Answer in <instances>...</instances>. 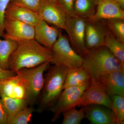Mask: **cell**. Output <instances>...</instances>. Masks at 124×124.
Returning a JSON list of instances; mask_svg holds the SVG:
<instances>
[{"instance_id":"1","label":"cell","mask_w":124,"mask_h":124,"mask_svg":"<svg viewBox=\"0 0 124 124\" xmlns=\"http://www.w3.org/2000/svg\"><path fill=\"white\" fill-rule=\"evenodd\" d=\"M17 42V47L9 62V69L15 73L20 69L32 68L52 60L51 50L41 45L35 39Z\"/></svg>"},{"instance_id":"2","label":"cell","mask_w":124,"mask_h":124,"mask_svg":"<svg viewBox=\"0 0 124 124\" xmlns=\"http://www.w3.org/2000/svg\"><path fill=\"white\" fill-rule=\"evenodd\" d=\"M82 67L91 79L98 80L103 73L124 70V67L104 46L89 50L82 57Z\"/></svg>"},{"instance_id":"3","label":"cell","mask_w":124,"mask_h":124,"mask_svg":"<svg viewBox=\"0 0 124 124\" xmlns=\"http://www.w3.org/2000/svg\"><path fill=\"white\" fill-rule=\"evenodd\" d=\"M69 68L54 65L49 67L44 77V83L39 97L38 111L41 112L53 106L62 91Z\"/></svg>"},{"instance_id":"4","label":"cell","mask_w":124,"mask_h":124,"mask_svg":"<svg viewBox=\"0 0 124 124\" xmlns=\"http://www.w3.org/2000/svg\"><path fill=\"white\" fill-rule=\"evenodd\" d=\"M50 64V62H46L32 68L20 69L16 72L26 88V100L29 105L34 104L39 97L44 83V73Z\"/></svg>"},{"instance_id":"5","label":"cell","mask_w":124,"mask_h":124,"mask_svg":"<svg viewBox=\"0 0 124 124\" xmlns=\"http://www.w3.org/2000/svg\"><path fill=\"white\" fill-rule=\"evenodd\" d=\"M51 50L53 57L50 63L69 69L82 66L83 57L74 50L68 37L61 32Z\"/></svg>"},{"instance_id":"6","label":"cell","mask_w":124,"mask_h":124,"mask_svg":"<svg viewBox=\"0 0 124 124\" xmlns=\"http://www.w3.org/2000/svg\"><path fill=\"white\" fill-rule=\"evenodd\" d=\"M90 83L91 80L81 85L63 89L55 104L49 108L53 113L51 121L55 122L64 111L76 107L78 102Z\"/></svg>"},{"instance_id":"7","label":"cell","mask_w":124,"mask_h":124,"mask_svg":"<svg viewBox=\"0 0 124 124\" xmlns=\"http://www.w3.org/2000/svg\"><path fill=\"white\" fill-rule=\"evenodd\" d=\"M86 19L75 14H68L65 31L73 48L83 57L86 53L85 46Z\"/></svg>"},{"instance_id":"8","label":"cell","mask_w":124,"mask_h":124,"mask_svg":"<svg viewBox=\"0 0 124 124\" xmlns=\"http://www.w3.org/2000/svg\"><path fill=\"white\" fill-rule=\"evenodd\" d=\"M37 13L41 19L65 31L68 14L59 4L51 0H44Z\"/></svg>"},{"instance_id":"9","label":"cell","mask_w":124,"mask_h":124,"mask_svg":"<svg viewBox=\"0 0 124 124\" xmlns=\"http://www.w3.org/2000/svg\"><path fill=\"white\" fill-rule=\"evenodd\" d=\"M97 104L112 108L111 97L98 81L91 79V83L78 102L77 106L85 107Z\"/></svg>"},{"instance_id":"10","label":"cell","mask_w":124,"mask_h":124,"mask_svg":"<svg viewBox=\"0 0 124 124\" xmlns=\"http://www.w3.org/2000/svg\"><path fill=\"white\" fill-rule=\"evenodd\" d=\"M108 30L105 20L86 19L85 46L86 52L103 45Z\"/></svg>"},{"instance_id":"11","label":"cell","mask_w":124,"mask_h":124,"mask_svg":"<svg viewBox=\"0 0 124 124\" xmlns=\"http://www.w3.org/2000/svg\"><path fill=\"white\" fill-rule=\"evenodd\" d=\"M4 39L16 41L34 39V27L18 20L4 18Z\"/></svg>"},{"instance_id":"12","label":"cell","mask_w":124,"mask_h":124,"mask_svg":"<svg viewBox=\"0 0 124 124\" xmlns=\"http://www.w3.org/2000/svg\"><path fill=\"white\" fill-rule=\"evenodd\" d=\"M98 81L110 97L124 95V70H115L103 73Z\"/></svg>"},{"instance_id":"13","label":"cell","mask_w":124,"mask_h":124,"mask_svg":"<svg viewBox=\"0 0 124 124\" xmlns=\"http://www.w3.org/2000/svg\"><path fill=\"white\" fill-rule=\"evenodd\" d=\"M34 39L50 49L57 41L61 32V29L55 26H51L42 19L34 27Z\"/></svg>"},{"instance_id":"14","label":"cell","mask_w":124,"mask_h":124,"mask_svg":"<svg viewBox=\"0 0 124 124\" xmlns=\"http://www.w3.org/2000/svg\"><path fill=\"white\" fill-rule=\"evenodd\" d=\"M84 107L85 117L92 124H116L113 111L106 107L97 104Z\"/></svg>"},{"instance_id":"15","label":"cell","mask_w":124,"mask_h":124,"mask_svg":"<svg viewBox=\"0 0 124 124\" xmlns=\"http://www.w3.org/2000/svg\"><path fill=\"white\" fill-rule=\"evenodd\" d=\"M4 18L18 20L35 27L41 20L37 13L11 2L7 7Z\"/></svg>"},{"instance_id":"16","label":"cell","mask_w":124,"mask_h":124,"mask_svg":"<svg viewBox=\"0 0 124 124\" xmlns=\"http://www.w3.org/2000/svg\"><path fill=\"white\" fill-rule=\"evenodd\" d=\"M124 19V10L114 0H98L96 11L88 19L107 20L112 19Z\"/></svg>"},{"instance_id":"17","label":"cell","mask_w":124,"mask_h":124,"mask_svg":"<svg viewBox=\"0 0 124 124\" xmlns=\"http://www.w3.org/2000/svg\"><path fill=\"white\" fill-rule=\"evenodd\" d=\"M0 94L9 97L26 100L27 92L23 82L16 74L0 85Z\"/></svg>"},{"instance_id":"18","label":"cell","mask_w":124,"mask_h":124,"mask_svg":"<svg viewBox=\"0 0 124 124\" xmlns=\"http://www.w3.org/2000/svg\"><path fill=\"white\" fill-rule=\"evenodd\" d=\"M91 78L82 67L69 69L63 86V89L67 87L79 86L90 80Z\"/></svg>"},{"instance_id":"19","label":"cell","mask_w":124,"mask_h":124,"mask_svg":"<svg viewBox=\"0 0 124 124\" xmlns=\"http://www.w3.org/2000/svg\"><path fill=\"white\" fill-rule=\"evenodd\" d=\"M98 0H75L74 14L85 19L92 17L96 11Z\"/></svg>"},{"instance_id":"20","label":"cell","mask_w":124,"mask_h":124,"mask_svg":"<svg viewBox=\"0 0 124 124\" xmlns=\"http://www.w3.org/2000/svg\"><path fill=\"white\" fill-rule=\"evenodd\" d=\"M103 46L124 67V44L117 39L108 29L104 39Z\"/></svg>"},{"instance_id":"21","label":"cell","mask_w":124,"mask_h":124,"mask_svg":"<svg viewBox=\"0 0 124 124\" xmlns=\"http://www.w3.org/2000/svg\"><path fill=\"white\" fill-rule=\"evenodd\" d=\"M17 42L9 39L0 38V67L5 70L9 69L10 57L17 47Z\"/></svg>"},{"instance_id":"22","label":"cell","mask_w":124,"mask_h":124,"mask_svg":"<svg viewBox=\"0 0 124 124\" xmlns=\"http://www.w3.org/2000/svg\"><path fill=\"white\" fill-rule=\"evenodd\" d=\"M7 119L13 116L18 112L29 106L27 101L24 99H18L0 95Z\"/></svg>"},{"instance_id":"23","label":"cell","mask_w":124,"mask_h":124,"mask_svg":"<svg viewBox=\"0 0 124 124\" xmlns=\"http://www.w3.org/2000/svg\"><path fill=\"white\" fill-rule=\"evenodd\" d=\"M63 116L62 124H79L85 117L84 107H81L80 110L72 108L62 113Z\"/></svg>"},{"instance_id":"24","label":"cell","mask_w":124,"mask_h":124,"mask_svg":"<svg viewBox=\"0 0 124 124\" xmlns=\"http://www.w3.org/2000/svg\"><path fill=\"white\" fill-rule=\"evenodd\" d=\"M35 109L32 107H27L18 112L7 119V124H28L31 122Z\"/></svg>"},{"instance_id":"25","label":"cell","mask_w":124,"mask_h":124,"mask_svg":"<svg viewBox=\"0 0 124 124\" xmlns=\"http://www.w3.org/2000/svg\"><path fill=\"white\" fill-rule=\"evenodd\" d=\"M105 21L108 31L117 39L124 44V19H112Z\"/></svg>"},{"instance_id":"26","label":"cell","mask_w":124,"mask_h":124,"mask_svg":"<svg viewBox=\"0 0 124 124\" xmlns=\"http://www.w3.org/2000/svg\"><path fill=\"white\" fill-rule=\"evenodd\" d=\"M110 97L111 110L115 116L116 124H124V95H115Z\"/></svg>"},{"instance_id":"27","label":"cell","mask_w":124,"mask_h":124,"mask_svg":"<svg viewBox=\"0 0 124 124\" xmlns=\"http://www.w3.org/2000/svg\"><path fill=\"white\" fill-rule=\"evenodd\" d=\"M44 0H12L11 2L18 5L30 9L37 13Z\"/></svg>"},{"instance_id":"28","label":"cell","mask_w":124,"mask_h":124,"mask_svg":"<svg viewBox=\"0 0 124 124\" xmlns=\"http://www.w3.org/2000/svg\"><path fill=\"white\" fill-rule=\"evenodd\" d=\"M12 0H0V38L4 34V22L5 14L7 7Z\"/></svg>"},{"instance_id":"29","label":"cell","mask_w":124,"mask_h":124,"mask_svg":"<svg viewBox=\"0 0 124 124\" xmlns=\"http://www.w3.org/2000/svg\"><path fill=\"white\" fill-rule=\"evenodd\" d=\"M75 0H59V4L68 14H74L73 6Z\"/></svg>"},{"instance_id":"30","label":"cell","mask_w":124,"mask_h":124,"mask_svg":"<svg viewBox=\"0 0 124 124\" xmlns=\"http://www.w3.org/2000/svg\"><path fill=\"white\" fill-rule=\"evenodd\" d=\"M16 75L10 69L5 70L0 67V85L5 81Z\"/></svg>"},{"instance_id":"31","label":"cell","mask_w":124,"mask_h":124,"mask_svg":"<svg viewBox=\"0 0 124 124\" xmlns=\"http://www.w3.org/2000/svg\"><path fill=\"white\" fill-rule=\"evenodd\" d=\"M7 116L1 100L0 94V124H7Z\"/></svg>"},{"instance_id":"32","label":"cell","mask_w":124,"mask_h":124,"mask_svg":"<svg viewBox=\"0 0 124 124\" xmlns=\"http://www.w3.org/2000/svg\"><path fill=\"white\" fill-rule=\"evenodd\" d=\"M121 8L124 10V0H114Z\"/></svg>"},{"instance_id":"33","label":"cell","mask_w":124,"mask_h":124,"mask_svg":"<svg viewBox=\"0 0 124 124\" xmlns=\"http://www.w3.org/2000/svg\"><path fill=\"white\" fill-rule=\"evenodd\" d=\"M51 0L52 1H53L54 2H56V3H58V4H60L59 2V0Z\"/></svg>"}]
</instances>
